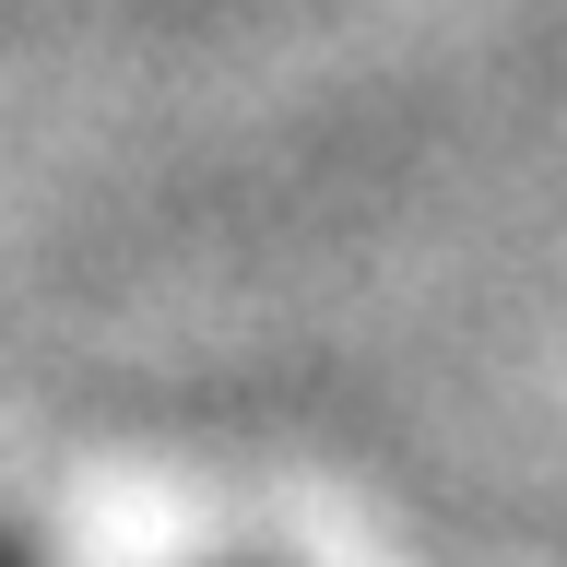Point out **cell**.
<instances>
[{
    "mask_svg": "<svg viewBox=\"0 0 567 567\" xmlns=\"http://www.w3.org/2000/svg\"><path fill=\"white\" fill-rule=\"evenodd\" d=\"M0 567H35V556H24V544H0Z\"/></svg>",
    "mask_w": 567,
    "mask_h": 567,
    "instance_id": "obj_1",
    "label": "cell"
}]
</instances>
